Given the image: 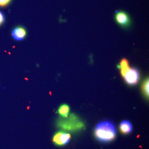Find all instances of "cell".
I'll list each match as a JSON object with an SVG mask.
<instances>
[{
	"label": "cell",
	"mask_w": 149,
	"mask_h": 149,
	"mask_svg": "<svg viewBox=\"0 0 149 149\" xmlns=\"http://www.w3.org/2000/svg\"><path fill=\"white\" fill-rule=\"evenodd\" d=\"M96 139L103 143L110 142L114 140L116 136V129L113 123L104 120L99 123L95 129Z\"/></svg>",
	"instance_id": "cell-1"
},
{
	"label": "cell",
	"mask_w": 149,
	"mask_h": 149,
	"mask_svg": "<svg viewBox=\"0 0 149 149\" xmlns=\"http://www.w3.org/2000/svg\"><path fill=\"white\" fill-rule=\"evenodd\" d=\"M57 125L60 128L70 131L81 130L85 127L84 123L74 113L70 114L67 119L59 120Z\"/></svg>",
	"instance_id": "cell-2"
},
{
	"label": "cell",
	"mask_w": 149,
	"mask_h": 149,
	"mask_svg": "<svg viewBox=\"0 0 149 149\" xmlns=\"http://www.w3.org/2000/svg\"><path fill=\"white\" fill-rule=\"evenodd\" d=\"M123 77L127 84L130 85H134L139 82L140 74L136 68H130Z\"/></svg>",
	"instance_id": "cell-3"
},
{
	"label": "cell",
	"mask_w": 149,
	"mask_h": 149,
	"mask_svg": "<svg viewBox=\"0 0 149 149\" xmlns=\"http://www.w3.org/2000/svg\"><path fill=\"white\" fill-rule=\"evenodd\" d=\"M115 19L118 24L123 27H128L130 26L131 20L128 13L123 11H119L116 13Z\"/></svg>",
	"instance_id": "cell-4"
},
{
	"label": "cell",
	"mask_w": 149,
	"mask_h": 149,
	"mask_svg": "<svg viewBox=\"0 0 149 149\" xmlns=\"http://www.w3.org/2000/svg\"><path fill=\"white\" fill-rule=\"evenodd\" d=\"M71 136L68 133L59 131L55 134L53 138V141L57 146H64L68 143Z\"/></svg>",
	"instance_id": "cell-5"
},
{
	"label": "cell",
	"mask_w": 149,
	"mask_h": 149,
	"mask_svg": "<svg viewBox=\"0 0 149 149\" xmlns=\"http://www.w3.org/2000/svg\"><path fill=\"white\" fill-rule=\"evenodd\" d=\"M26 35L27 32L26 29L21 26L15 28L12 32V36L13 39L17 41L22 40L26 37Z\"/></svg>",
	"instance_id": "cell-6"
},
{
	"label": "cell",
	"mask_w": 149,
	"mask_h": 149,
	"mask_svg": "<svg viewBox=\"0 0 149 149\" xmlns=\"http://www.w3.org/2000/svg\"><path fill=\"white\" fill-rule=\"evenodd\" d=\"M118 67L120 70V74L123 77H124L125 74L130 68L129 66V62L125 58H123L121 60Z\"/></svg>",
	"instance_id": "cell-7"
},
{
	"label": "cell",
	"mask_w": 149,
	"mask_h": 149,
	"mask_svg": "<svg viewBox=\"0 0 149 149\" xmlns=\"http://www.w3.org/2000/svg\"><path fill=\"white\" fill-rule=\"evenodd\" d=\"M120 132L124 134L131 133L133 129L132 124L130 122L127 120H124L120 123Z\"/></svg>",
	"instance_id": "cell-8"
},
{
	"label": "cell",
	"mask_w": 149,
	"mask_h": 149,
	"mask_svg": "<svg viewBox=\"0 0 149 149\" xmlns=\"http://www.w3.org/2000/svg\"><path fill=\"white\" fill-rule=\"evenodd\" d=\"M70 110V108L69 106L66 104H63L59 107L58 113L62 117L66 118L68 117Z\"/></svg>",
	"instance_id": "cell-9"
},
{
	"label": "cell",
	"mask_w": 149,
	"mask_h": 149,
	"mask_svg": "<svg viewBox=\"0 0 149 149\" xmlns=\"http://www.w3.org/2000/svg\"><path fill=\"white\" fill-rule=\"evenodd\" d=\"M149 78H147L144 81L142 85V89L143 93L147 98L149 97Z\"/></svg>",
	"instance_id": "cell-10"
},
{
	"label": "cell",
	"mask_w": 149,
	"mask_h": 149,
	"mask_svg": "<svg viewBox=\"0 0 149 149\" xmlns=\"http://www.w3.org/2000/svg\"><path fill=\"white\" fill-rule=\"evenodd\" d=\"M11 0H0V6L4 7L10 3Z\"/></svg>",
	"instance_id": "cell-11"
},
{
	"label": "cell",
	"mask_w": 149,
	"mask_h": 149,
	"mask_svg": "<svg viewBox=\"0 0 149 149\" xmlns=\"http://www.w3.org/2000/svg\"><path fill=\"white\" fill-rule=\"evenodd\" d=\"M5 20V17L2 13L0 11V25L3 23Z\"/></svg>",
	"instance_id": "cell-12"
}]
</instances>
